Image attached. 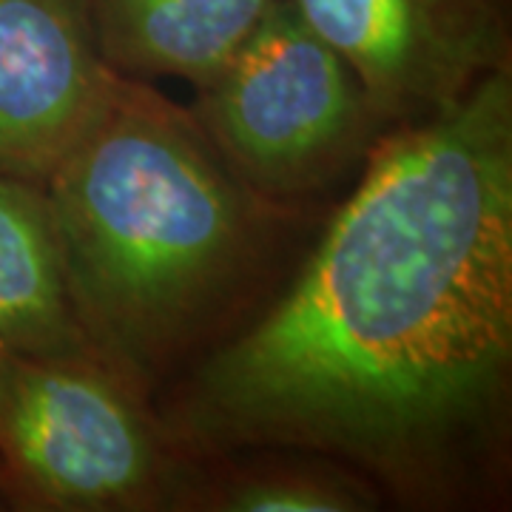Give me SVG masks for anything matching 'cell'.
Instances as JSON below:
<instances>
[{"label": "cell", "mask_w": 512, "mask_h": 512, "mask_svg": "<svg viewBox=\"0 0 512 512\" xmlns=\"http://www.w3.org/2000/svg\"><path fill=\"white\" fill-rule=\"evenodd\" d=\"M194 120L262 200L316 194L365 160L387 126L348 60L279 0L211 83Z\"/></svg>", "instance_id": "277c9868"}, {"label": "cell", "mask_w": 512, "mask_h": 512, "mask_svg": "<svg viewBox=\"0 0 512 512\" xmlns=\"http://www.w3.org/2000/svg\"><path fill=\"white\" fill-rule=\"evenodd\" d=\"M348 60L384 126L458 103L512 63L510 0H291Z\"/></svg>", "instance_id": "5b68a950"}, {"label": "cell", "mask_w": 512, "mask_h": 512, "mask_svg": "<svg viewBox=\"0 0 512 512\" xmlns=\"http://www.w3.org/2000/svg\"><path fill=\"white\" fill-rule=\"evenodd\" d=\"M0 507H9V501H6V493H3V484H0Z\"/></svg>", "instance_id": "30bf717a"}, {"label": "cell", "mask_w": 512, "mask_h": 512, "mask_svg": "<svg viewBox=\"0 0 512 512\" xmlns=\"http://www.w3.org/2000/svg\"><path fill=\"white\" fill-rule=\"evenodd\" d=\"M0 348L97 362L74 313L49 194L6 174H0Z\"/></svg>", "instance_id": "52a82bcc"}, {"label": "cell", "mask_w": 512, "mask_h": 512, "mask_svg": "<svg viewBox=\"0 0 512 512\" xmlns=\"http://www.w3.org/2000/svg\"><path fill=\"white\" fill-rule=\"evenodd\" d=\"M43 188L94 359L146 399L251 282L274 202L191 111L120 72Z\"/></svg>", "instance_id": "7a4b0ae2"}, {"label": "cell", "mask_w": 512, "mask_h": 512, "mask_svg": "<svg viewBox=\"0 0 512 512\" xmlns=\"http://www.w3.org/2000/svg\"><path fill=\"white\" fill-rule=\"evenodd\" d=\"M191 456L97 362L0 348V484L12 510H177Z\"/></svg>", "instance_id": "3957f363"}, {"label": "cell", "mask_w": 512, "mask_h": 512, "mask_svg": "<svg viewBox=\"0 0 512 512\" xmlns=\"http://www.w3.org/2000/svg\"><path fill=\"white\" fill-rule=\"evenodd\" d=\"M106 66L211 83L279 0H86Z\"/></svg>", "instance_id": "ba28073f"}, {"label": "cell", "mask_w": 512, "mask_h": 512, "mask_svg": "<svg viewBox=\"0 0 512 512\" xmlns=\"http://www.w3.org/2000/svg\"><path fill=\"white\" fill-rule=\"evenodd\" d=\"M382 490L336 458L259 447L191 458L177 510L205 512H365Z\"/></svg>", "instance_id": "9c48e42d"}, {"label": "cell", "mask_w": 512, "mask_h": 512, "mask_svg": "<svg viewBox=\"0 0 512 512\" xmlns=\"http://www.w3.org/2000/svg\"><path fill=\"white\" fill-rule=\"evenodd\" d=\"M111 74L86 0H0V174L46 185Z\"/></svg>", "instance_id": "8992f818"}, {"label": "cell", "mask_w": 512, "mask_h": 512, "mask_svg": "<svg viewBox=\"0 0 512 512\" xmlns=\"http://www.w3.org/2000/svg\"><path fill=\"white\" fill-rule=\"evenodd\" d=\"M512 72L384 131L288 293L163 421L185 456L288 447L458 501L507 430Z\"/></svg>", "instance_id": "6da1fadb"}]
</instances>
